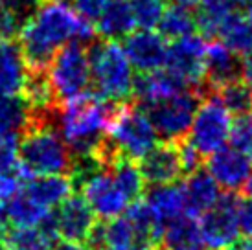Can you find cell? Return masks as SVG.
<instances>
[{
    "label": "cell",
    "instance_id": "obj_13",
    "mask_svg": "<svg viewBox=\"0 0 252 250\" xmlns=\"http://www.w3.org/2000/svg\"><path fill=\"white\" fill-rule=\"evenodd\" d=\"M122 46L126 50V56L131 61L133 68H136L140 74L155 72L166 66V57H168L166 39L160 33H155L153 30L133 31L124 39Z\"/></svg>",
    "mask_w": 252,
    "mask_h": 250
},
{
    "label": "cell",
    "instance_id": "obj_28",
    "mask_svg": "<svg viewBox=\"0 0 252 250\" xmlns=\"http://www.w3.org/2000/svg\"><path fill=\"white\" fill-rule=\"evenodd\" d=\"M232 13V0H201L197 6V30L204 39L219 35L224 19Z\"/></svg>",
    "mask_w": 252,
    "mask_h": 250
},
{
    "label": "cell",
    "instance_id": "obj_20",
    "mask_svg": "<svg viewBox=\"0 0 252 250\" xmlns=\"http://www.w3.org/2000/svg\"><path fill=\"white\" fill-rule=\"evenodd\" d=\"M28 72L19 42L0 41V94L19 96Z\"/></svg>",
    "mask_w": 252,
    "mask_h": 250
},
{
    "label": "cell",
    "instance_id": "obj_21",
    "mask_svg": "<svg viewBox=\"0 0 252 250\" xmlns=\"http://www.w3.org/2000/svg\"><path fill=\"white\" fill-rule=\"evenodd\" d=\"M134 26H136V21H134L131 0H111L105 11L96 21V33L101 35V39L118 41L133 33Z\"/></svg>",
    "mask_w": 252,
    "mask_h": 250
},
{
    "label": "cell",
    "instance_id": "obj_35",
    "mask_svg": "<svg viewBox=\"0 0 252 250\" xmlns=\"http://www.w3.org/2000/svg\"><path fill=\"white\" fill-rule=\"evenodd\" d=\"M19 142L21 136L17 134H0V175L11 173L21 167Z\"/></svg>",
    "mask_w": 252,
    "mask_h": 250
},
{
    "label": "cell",
    "instance_id": "obj_31",
    "mask_svg": "<svg viewBox=\"0 0 252 250\" xmlns=\"http://www.w3.org/2000/svg\"><path fill=\"white\" fill-rule=\"evenodd\" d=\"M7 250H52L54 241L41 228H15L4 234Z\"/></svg>",
    "mask_w": 252,
    "mask_h": 250
},
{
    "label": "cell",
    "instance_id": "obj_17",
    "mask_svg": "<svg viewBox=\"0 0 252 250\" xmlns=\"http://www.w3.org/2000/svg\"><path fill=\"white\" fill-rule=\"evenodd\" d=\"M142 177L151 186L173 184L182 175V164L175 142H162L140 160Z\"/></svg>",
    "mask_w": 252,
    "mask_h": 250
},
{
    "label": "cell",
    "instance_id": "obj_49",
    "mask_svg": "<svg viewBox=\"0 0 252 250\" xmlns=\"http://www.w3.org/2000/svg\"><path fill=\"white\" fill-rule=\"evenodd\" d=\"M247 19H249V22L252 24V4L249 6V11H247Z\"/></svg>",
    "mask_w": 252,
    "mask_h": 250
},
{
    "label": "cell",
    "instance_id": "obj_50",
    "mask_svg": "<svg viewBox=\"0 0 252 250\" xmlns=\"http://www.w3.org/2000/svg\"><path fill=\"white\" fill-rule=\"evenodd\" d=\"M48 2H57V4H66V2H72V0H48Z\"/></svg>",
    "mask_w": 252,
    "mask_h": 250
},
{
    "label": "cell",
    "instance_id": "obj_19",
    "mask_svg": "<svg viewBox=\"0 0 252 250\" xmlns=\"http://www.w3.org/2000/svg\"><path fill=\"white\" fill-rule=\"evenodd\" d=\"M146 202L153 210L157 221L166 230L171 221L186 216V195H184V184H164V186H151L146 193Z\"/></svg>",
    "mask_w": 252,
    "mask_h": 250
},
{
    "label": "cell",
    "instance_id": "obj_34",
    "mask_svg": "<svg viewBox=\"0 0 252 250\" xmlns=\"http://www.w3.org/2000/svg\"><path fill=\"white\" fill-rule=\"evenodd\" d=\"M230 144L234 149L252 158V114L236 116L230 127Z\"/></svg>",
    "mask_w": 252,
    "mask_h": 250
},
{
    "label": "cell",
    "instance_id": "obj_6",
    "mask_svg": "<svg viewBox=\"0 0 252 250\" xmlns=\"http://www.w3.org/2000/svg\"><path fill=\"white\" fill-rule=\"evenodd\" d=\"M48 74L61 103L87 94L92 85L89 48L81 42L63 46L50 62Z\"/></svg>",
    "mask_w": 252,
    "mask_h": 250
},
{
    "label": "cell",
    "instance_id": "obj_44",
    "mask_svg": "<svg viewBox=\"0 0 252 250\" xmlns=\"http://www.w3.org/2000/svg\"><path fill=\"white\" fill-rule=\"evenodd\" d=\"M52 250H87L81 243H72V241H61V243L54 245Z\"/></svg>",
    "mask_w": 252,
    "mask_h": 250
},
{
    "label": "cell",
    "instance_id": "obj_43",
    "mask_svg": "<svg viewBox=\"0 0 252 250\" xmlns=\"http://www.w3.org/2000/svg\"><path fill=\"white\" fill-rule=\"evenodd\" d=\"M243 81L252 89V52H249L243 59Z\"/></svg>",
    "mask_w": 252,
    "mask_h": 250
},
{
    "label": "cell",
    "instance_id": "obj_32",
    "mask_svg": "<svg viewBox=\"0 0 252 250\" xmlns=\"http://www.w3.org/2000/svg\"><path fill=\"white\" fill-rule=\"evenodd\" d=\"M105 243L112 250H133L136 245V232L127 216L105 221Z\"/></svg>",
    "mask_w": 252,
    "mask_h": 250
},
{
    "label": "cell",
    "instance_id": "obj_26",
    "mask_svg": "<svg viewBox=\"0 0 252 250\" xmlns=\"http://www.w3.org/2000/svg\"><path fill=\"white\" fill-rule=\"evenodd\" d=\"M195 30H197V21H195V15L191 13V9H186V7L177 6V4L168 6L160 24H158V33L166 41H171V42L184 39L188 35H193Z\"/></svg>",
    "mask_w": 252,
    "mask_h": 250
},
{
    "label": "cell",
    "instance_id": "obj_22",
    "mask_svg": "<svg viewBox=\"0 0 252 250\" xmlns=\"http://www.w3.org/2000/svg\"><path fill=\"white\" fill-rule=\"evenodd\" d=\"M21 96L30 105L32 111H56L61 105L48 70L28 68L22 83Z\"/></svg>",
    "mask_w": 252,
    "mask_h": 250
},
{
    "label": "cell",
    "instance_id": "obj_23",
    "mask_svg": "<svg viewBox=\"0 0 252 250\" xmlns=\"http://www.w3.org/2000/svg\"><path fill=\"white\" fill-rule=\"evenodd\" d=\"M72 189H74V181L68 175L33 177L26 184V193L48 210L63 204L72 195Z\"/></svg>",
    "mask_w": 252,
    "mask_h": 250
},
{
    "label": "cell",
    "instance_id": "obj_4",
    "mask_svg": "<svg viewBox=\"0 0 252 250\" xmlns=\"http://www.w3.org/2000/svg\"><path fill=\"white\" fill-rule=\"evenodd\" d=\"M91 74L94 92L103 99L124 103L133 97V64L118 41H92L89 46Z\"/></svg>",
    "mask_w": 252,
    "mask_h": 250
},
{
    "label": "cell",
    "instance_id": "obj_48",
    "mask_svg": "<svg viewBox=\"0 0 252 250\" xmlns=\"http://www.w3.org/2000/svg\"><path fill=\"white\" fill-rule=\"evenodd\" d=\"M232 4H238V6H251L252 0H232Z\"/></svg>",
    "mask_w": 252,
    "mask_h": 250
},
{
    "label": "cell",
    "instance_id": "obj_24",
    "mask_svg": "<svg viewBox=\"0 0 252 250\" xmlns=\"http://www.w3.org/2000/svg\"><path fill=\"white\" fill-rule=\"evenodd\" d=\"M52 210L33 201L26 191L19 193L6 204V214L15 228H39Z\"/></svg>",
    "mask_w": 252,
    "mask_h": 250
},
{
    "label": "cell",
    "instance_id": "obj_37",
    "mask_svg": "<svg viewBox=\"0 0 252 250\" xmlns=\"http://www.w3.org/2000/svg\"><path fill=\"white\" fill-rule=\"evenodd\" d=\"M175 144L179 149V156H181L182 173L191 175L203 167V155L199 153V149L189 142L188 136L182 138L181 142H175Z\"/></svg>",
    "mask_w": 252,
    "mask_h": 250
},
{
    "label": "cell",
    "instance_id": "obj_27",
    "mask_svg": "<svg viewBox=\"0 0 252 250\" xmlns=\"http://www.w3.org/2000/svg\"><path fill=\"white\" fill-rule=\"evenodd\" d=\"M30 105L22 96L0 94V134H22L30 120Z\"/></svg>",
    "mask_w": 252,
    "mask_h": 250
},
{
    "label": "cell",
    "instance_id": "obj_5",
    "mask_svg": "<svg viewBox=\"0 0 252 250\" xmlns=\"http://www.w3.org/2000/svg\"><path fill=\"white\" fill-rule=\"evenodd\" d=\"M107 136L118 149L122 158L133 162L142 160L151 149L158 146V134L147 112L133 101L120 103Z\"/></svg>",
    "mask_w": 252,
    "mask_h": 250
},
{
    "label": "cell",
    "instance_id": "obj_41",
    "mask_svg": "<svg viewBox=\"0 0 252 250\" xmlns=\"http://www.w3.org/2000/svg\"><path fill=\"white\" fill-rule=\"evenodd\" d=\"M238 217H239V230L245 236L252 237V197L239 199Z\"/></svg>",
    "mask_w": 252,
    "mask_h": 250
},
{
    "label": "cell",
    "instance_id": "obj_29",
    "mask_svg": "<svg viewBox=\"0 0 252 250\" xmlns=\"http://www.w3.org/2000/svg\"><path fill=\"white\" fill-rule=\"evenodd\" d=\"M111 173L114 182L118 184V188L124 191L129 202L133 204L142 197L144 189H146V181L142 177L140 166L133 162V160H120L111 167Z\"/></svg>",
    "mask_w": 252,
    "mask_h": 250
},
{
    "label": "cell",
    "instance_id": "obj_14",
    "mask_svg": "<svg viewBox=\"0 0 252 250\" xmlns=\"http://www.w3.org/2000/svg\"><path fill=\"white\" fill-rule=\"evenodd\" d=\"M186 91H193V89L181 76H177L175 72L160 68L147 74H138L134 77L133 103L146 111L149 105Z\"/></svg>",
    "mask_w": 252,
    "mask_h": 250
},
{
    "label": "cell",
    "instance_id": "obj_1",
    "mask_svg": "<svg viewBox=\"0 0 252 250\" xmlns=\"http://www.w3.org/2000/svg\"><path fill=\"white\" fill-rule=\"evenodd\" d=\"M94 35L96 28L66 4L44 0L24 22L19 33V46L28 68L48 70L50 62L63 46L70 42L89 46L94 41Z\"/></svg>",
    "mask_w": 252,
    "mask_h": 250
},
{
    "label": "cell",
    "instance_id": "obj_2",
    "mask_svg": "<svg viewBox=\"0 0 252 250\" xmlns=\"http://www.w3.org/2000/svg\"><path fill=\"white\" fill-rule=\"evenodd\" d=\"M57 111H30L28 125L19 142L21 167L28 179L72 175L76 156L57 131Z\"/></svg>",
    "mask_w": 252,
    "mask_h": 250
},
{
    "label": "cell",
    "instance_id": "obj_47",
    "mask_svg": "<svg viewBox=\"0 0 252 250\" xmlns=\"http://www.w3.org/2000/svg\"><path fill=\"white\" fill-rule=\"evenodd\" d=\"M243 193H245L247 197H252V173H251V177H249V181L245 182V186H243Z\"/></svg>",
    "mask_w": 252,
    "mask_h": 250
},
{
    "label": "cell",
    "instance_id": "obj_10",
    "mask_svg": "<svg viewBox=\"0 0 252 250\" xmlns=\"http://www.w3.org/2000/svg\"><path fill=\"white\" fill-rule=\"evenodd\" d=\"M208 42L203 35H188L168 46L166 68L181 76L195 91L204 81V56Z\"/></svg>",
    "mask_w": 252,
    "mask_h": 250
},
{
    "label": "cell",
    "instance_id": "obj_33",
    "mask_svg": "<svg viewBox=\"0 0 252 250\" xmlns=\"http://www.w3.org/2000/svg\"><path fill=\"white\" fill-rule=\"evenodd\" d=\"M136 26L142 30L158 28L162 17L168 9L166 0H131Z\"/></svg>",
    "mask_w": 252,
    "mask_h": 250
},
{
    "label": "cell",
    "instance_id": "obj_36",
    "mask_svg": "<svg viewBox=\"0 0 252 250\" xmlns=\"http://www.w3.org/2000/svg\"><path fill=\"white\" fill-rule=\"evenodd\" d=\"M24 181H28V175L24 173L22 167H19L17 171H11V173L0 175V204H7L19 193H22Z\"/></svg>",
    "mask_w": 252,
    "mask_h": 250
},
{
    "label": "cell",
    "instance_id": "obj_8",
    "mask_svg": "<svg viewBox=\"0 0 252 250\" xmlns=\"http://www.w3.org/2000/svg\"><path fill=\"white\" fill-rule=\"evenodd\" d=\"M230 112L217 94H212L199 107L188 138L203 156H210L230 138Z\"/></svg>",
    "mask_w": 252,
    "mask_h": 250
},
{
    "label": "cell",
    "instance_id": "obj_51",
    "mask_svg": "<svg viewBox=\"0 0 252 250\" xmlns=\"http://www.w3.org/2000/svg\"><path fill=\"white\" fill-rule=\"evenodd\" d=\"M0 250H7V247H6V243H4V241H0Z\"/></svg>",
    "mask_w": 252,
    "mask_h": 250
},
{
    "label": "cell",
    "instance_id": "obj_11",
    "mask_svg": "<svg viewBox=\"0 0 252 250\" xmlns=\"http://www.w3.org/2000/svg\"><path fill=\"white\" fill-rule=\"evenodd\" d=\"M79 188L83 191L85 201L94 210V214L105 221L120 217L124 212H127L131 204L124 191L118 188V184L114 182L111 169L98 171L91 179H87Z\"/></svg>",
    "mask_w": 252,
    "mask_h": 250
},
{
    "label": "cell",
    "instance_id": "obj_30",
    "mask_svg": "<svg viewBox=\"0 0 252 250\" xmlns=\"http://www.w3.org/2000/svg\"><path fill=\"white\" fill-rule=\"evenodd\" d=\"M217 96L226 107V111L243 116L252 114V89L245 81H234L230 85H224L223 89L217 91Z\"/></svg>",
    "mask_w": 252,
    "mask_h": 250
},
{
    "label": "cell",
    "instance_id": "obj_25",
    "mask_svg": "<svg viewBox=\"0 0 252 250\" xmlns=\"http://www.w3.org/2000/svg\"><path fill=\"white\" fill-rule=\"evenodd\" d=\"M219 37L224 46H228L236 54H249L252 52V24L247 15L239 11H232L219 28Z\"/></svg>",
    "mask_w": 252,
    "mask_h": 250
},
{
    "label": "cell",
    "instance_id": "obj_40",
    "mask_svg": "<svg viewBox=\"0 0 252 250\" xmlns=\"http://www.w3.org/2000/svg\"><path fill=\"white\" fill-rule=\"evenodd\" d=\"M44 0H0V6L11 9L15 13L22 17L24 21H28L32 15L37 11V7L41 6Z\"/></svg>",
    "mask_w": 252,
    "mask_h": 250
},
{
    "label": "cell",
    "instance_id": "obj_7",
    "mask_svg": "<svg viewBox=\"0 0 252 250\" xmlns=\"http://www.w3.org/2000/svg\"><path fill=\"white\" fill-rule=\"evenodd\" d=\"M203 97L195 91L181 92L177 96L160 99L146 109L158 138L164 142H181L189 134Z\"/></svg>",
    "mask_w": 252,
    "mask_h": 250
},
{
    "label": "cell",
    "instance_id": "obj_46",
    "mask_svg": "<svg viewBox=\"0 0 252 250\" xmlns=\"http://www.w3.org/2000/svg\"><path fill=\"white\" fill-rule=\"evenodd\" d=\"M199 2H201V0H173V4L186 7V9H193V7H197L199 6Z\"/></svg>",
    "mask_w": 252,
    "mask_h": 250
},
{
    "label": "cell",
    "instance_id": "obj_45",
    "mask_svg": "<svg viewBox=\"0 0 252 250\" xmlns=\"http://www.w3.org/2000/svg\"><path fill=\"white\" fill-rule=\"evenodd\" d=\"M7 222H9V219H7V214H6V206H2V204H0V236H4V234H6Z\"/></svg>",
    "mask_w": 252,
    "mask_h": 250
},
{
    "label": "cell",
    "instance_id": "obj_16",
    "mask_svg": "<svg viewBox=\"0 0 252 250\" xmlns=\"http://www.w3.org/2000/svg\"><path fill=\"white\" fill-rule=\"evenodd\" d=\"M206 167L224 191L243 189L252 173V158L234 147H221L208 156Z\"/></svg>",
    "mask_w": 252,
    "mask_h": 250
},
{
    "label": "cell",
    "instance_id": "obj_38",
    "mask_svg": "<svg viewBox=\"0 0 252 250\" xmlns=\"http://www.w3.org/2000/svg\"><path fill=\"white\" fill-rule=\"evenodd\" d=\"M24 22L26 21L15 11L0 6V41H15V37H19L21 33Z\"/></svg>",
    "mask_w": 252,
    "mask_h": 250
},
{
    "label": "cell",
    "instance_id": "obj_42",
    "mask_svg": "<svg viewBox=\"0 0 252 250\" xmlns=\"http://www.w3.org/2000/svg\"><path fill=\"white\" fill-rule=\"evenodd\" d=\"M223 250H252V237L243 236L236 237L232 243H228Z\"/></svg>",
    "mask_w": 252,
    "mask_h": 250
},
{
    "label": "cell",
    "instance_id": "obj_52",
    "mask_svg": "<svg viewBox=\"0 0 252 250\" xmlns=\"http://www.w3.org/2000/svg\"><path fill=\"white\" fill-rule=\"evenodd\" d=\"M105 250H112V249H105Z\"/></svg>",
    "mask_w": 252,
    "mask_h": 250
},
{
    "label": "cell",
    "instance_id": "obj_3",
    "mask_svg": "<svg viewBox=\"0 0 252 250\" xmlns=\"http://www.w3.org/2000/svg\"><path fill=\"white\" fill-rule=\"evenodd\" d=\"M120 103L109 101L96 92H87L59 105L57 131L61 132L74 156L91 155L107 136Z\"/></svg>",
    "mask_w": 252,
    "mask_h": 250
},
{
    "label": "cell",
    "instance_id": "obj_39",
    "mask_svg": "<svg viewBox=\"0 0 252 250\" xmlns=\"http://www.w3.org/2000/svg\"><path fill=\"white\" fill-rule=\"evenodd\" d=\"M111 0H74V7L76 13L89 22H96L105 11Z\"/></svg>",
    "mask_w": 252,
    "mask_h": 250
},
{
    "label": "cell",
    "instance_id": "obj_9",
    "mask_svg": "<svg viewBox=\"0 0 252 250\" xmlns=\"http://www.w3.org/2000/svg\"><path fill=\"white\" fill-rule=\"evenodd\" d=\"M238 204L239 197L236 195V191H224L221 193L216 206L204 214L199 222L204 249L223 250L226 245L238 237Z\"/></svg>",
    "mask_w": 252,
    "mask_h": 250
},
{
    "label": "cell",
    "instance_id": "obj_15",
    "mask_svg": "<svg viewBox=\"0 0 252 250\" xmlns=\"http://www.w3.org/2000/svg\"><path fill=\"white\" fill-rule=\"evenodd\" d=\"M59 237L72 243H85L96 224V214L83 195H70L54 212Z\"/></svg>",
    "mask_w": 252,
    "mask_h": 250
},
{
    "label": "cell",
    "instance_id": "obj_12",
    "mask_svg": "<svg viewBox=\"0 0 252 250\" xmlns=\"http://www.w3.org/2000/svg\"><path fill=\"white\" fill-rule=\"evenodd\" d=\"M243 77V61L224 46L221 41L208 42L206 56H204V81L203 89L206 96L217 94L219 89L234 81H241Z\"/></svg>",
    "mask_w": 252,
    "mask_h": 250
},
{
    "label": "cell",
    "instance_id": "obj_18",
    "mask_svg": "<svg viewBox=\"0 0 252 250\" xmlns=\"http://www.w3.org/2000/svg\"><path fill=\"white\" fill-rule=\"evenodd\" d=\"M184 195H186V210L184 214L195 219L197 216H204L219 201V184L210 175L208 169H197L195 173L188 175L184 182Z\"/></svg>",
    "mask_w": 252,
    "mask_h": 250
}]
</instances>
